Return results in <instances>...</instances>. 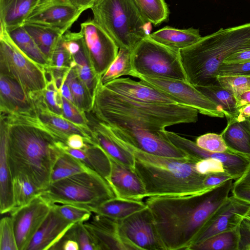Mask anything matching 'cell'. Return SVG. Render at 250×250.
Segmentation results:
<instances>
[{
	"label": "cell",
	"instance_id": "obj_1",
	"mask_svg": "<svg viewBox=\"0 0 250 250\" xmlns=\"http://www.w3.org/2000/svg\"><path fill=\"white\" fill-rule=\"evenodd\" d=\"M0 126L6 134L12 176L23 174L41 191L46 188L64 143L40 120L33 108L22 112L0 111Z\"/></svg>",
	"mask_w": 250,
	"mask_h": 250
},
{
	"label": "cell",
	"instance_id": "obj_2",
	"mask_svg": "<svg viewBox=\"0 0 250 250\" xmlns=\"http://www.w3.org/2000/svg\"><path fill=\"white\" fill-rule=\"evenodd\" d=\"M233 180L197 194L147 197L145 203L166 250H189L210 218L229 197Z\"/></svg>",
	"mask_w": 250,
	"mask_h": 250
},
{
	"label": "cell",
	"instance_id": "obj_3",
	"mask_svg": "<svg viewBox=\"0 0 250 250\" xmlns=\"http://www.w3.org/2000/svg\"><path fill=\"white\" fill-rule=\"evenodd\" d=\"M90 112L109 125L164 130L167 126L197 121L196 109L179 104H152L134 101L108 89L100 81Z\"/></svg>",
	"mask_w": 250,
	"mask_h": 250
},
{
	"label": "cell",
	"instance_id": "obj_4",
	"mask_svg": "<svg viewBox=\"0 0 250 250\" xmlns=\"http://www.w3.org/2000/svg\"><path fill=\"white\" fill-rule=\"evenodd\" d=\"M250 48V22L227 28L202 37L179 51L187 80L194 86L219 85V66L233 53Z\"/></svg>",
	"mask_w": 250,
	"mask_h": 250
},
{
	"label": "cell",
	"instance_id": "obj_5",
	"mask_svg": "<svg viewBox=\"0 0 250 250\" xmlns=\"http://www.w3.org/2000/svg\"><path fill=\"white\" fill-rule=\"evenodd\" d=\"M126 149L134 157L135 170L145 186L147 197L184 196L208 190L203 185L206 175L195 169L198 160L195 158L166 157L133 148Z\"/></svg>",
	"mask_w": 250,
	"mask_h": 250
},
{
	"label": "cell",
	"instance_id": "obj_6",
	"mask_svg": "<svg viewBox=\"0 0 250 250\" xmlns=\"http://www.w3.org/2000/svg\"><path fill=\"white\" fill-rule=\"evenodd\" d=\"M91 10L93 21L119 49L132 51L151 34L152 23L144 18L133 0H96Z\"/></svg>",
	"mask_w": 250,
	"mask_h": 250
},
{
	"label": "cell",
	"instance_id": "obj_7",
	"mask_svg": "<svg viewBox=\"0 0 250 250\" xmlns=\"http://www.w3.org/2000/svg\"><path fill=\"white\" fill-rule=\"evenodd\" d=\"M41 195L50 204L71 205L92 212L116 198L108 182L94 171L78 173L51 183Z\"/></svg>",
	"mask_w": 250,
	"mask_h": 250
},
{
	"label": "cell",
	"instance_id": "obj_8",
	"mask_svg": "<svg viewBox=\"0 0 250 250\" xmlns=\"http://www.w3.org/2000/svg\"><path fill=\"white\" fill-rule=\"evenodd\" d=\"M0 74L16 81L30 97L47 86L45 68L23 53L0 25Z\"/></svg>",
	"mask_w": 250,
	"mask_h": 250
},
{
	"label": "cell",
	"instance_id": "obj_9",
	"mask_svg": "<svg viewBox=\"0 0 250 250\" xmlns=\"http://www.w3.org/2000/svg\"><path fill=\"white\" fill-rule=\"evenodd\" d=\"M131 73L187 80L179 51L165 46L148 36L141 40L131 51Z\"/></svg>",
	"mask_w": 250,
	"mask_h": 250
},
{
	"label": "cell",
	"instance_id": "obj_10",
	"mask_svg": "<svg viewBox=\"0 0 250 250\" xmlns=\"http://www.w3.org/2000/svg\"><path fill=\"white\" fill-rule=\"evenodd\" d=\"M143 83L160 91L178 104L194 108L201 114L212 117L223 118L220 107L199 91L188 80L152 77L131 73Z\"/></svg>",
	"mask_w": 250,
	"mask_h": 250
},
{
	"label": "cell",
	"instance_id": "obj_11",
	"mask_svg": "<svg viewBox=\"0 0 250 250\" xmlns=\"http://www.w3.org/2000/svg\"><path fill=\"white\" fill-rule=\"evenodd\" d=\"M106 125L114 138L125 149L133 148L166 157L184 158L190 157L170 141L165 130H149Z\"/></svg>",
	"mask_w": 250,
	"mask_h": 250
},
{
	"label": "cell",
	"instance_id": "obj_12",
	"mask_svg": "<svg viewBox=\"0 0 250 250\" xmlns=\"http://www.w3.org/2000/svg\"><path fill=\"white\" fill-rule=\"evenodd\" d=\"M119 223V231L129 250H166L147 207Z\"/></svg>",
	"mask_w": 250,
	"mask_h": 250
},
{
	"label": "cell",
	"instance_id": "obj_13",
	"mask_svg": "<svg viewBox=\"0 0 250 250\" xmlns=\"http://www.w3.org/2000/svg\"><path fill=\"white\" fill-rule=\"evenodd\" d=\"M80 32L90 63L100 77L115 59L119 48L93 19L81 23Z\"/></svg>",
	"mask_w": 250,
	"mask_h": 250
},
{
	"label": "cell",
	"instance_id": "obj_14",
	"mask_svg": "<svg viewBox=\"0 0 250 250\" xmlns=\"http://www.w3.org/2000/svg\"><path fill=\"white\" fill-rule=\"evenodd\" d=\"M52 205L41 194L28 204L11 212L18 250H26L50 211Z\"/></svg>",
	"mask_w": 250,
	"mask_h": 250
},
{
	"label": "cell",
	"instance_id": "obj_15",
	"mask_svg": "<svg viewBox=\"0 0 250 250\" xmlns=\"http://www.w3.org/2000/svg\"><path fill=\"white\" fill-rule=\"evenodd\" d=\"M170 141L176 147L190 157L198 160L212 158L221 162L225 171L235 180L239 178L250 165V158L228 151L225 152H212L199 147L195 142L178 134L164 131Z\"/></svg>",
	"mask_w": 250,
	"mask_h": 250
},
{
	"label": "cell",
	"instance_id": "obj_16",
	"mask_svg": "<svg viewBox=\"0 0 250 250\" xmlns=\"http://www.w3.org/2000/svg\"><path fill=\"white\" fill-rule=\"evenodd\" d=\"M250 206L232 195L229 196L210 218L191 246L218 233L239 227Z\"/></svg>",
	"mask_w": 250,
	"mask_h": 250
},
{
	"label": "cell",
	"instance_id": "obj_17",
	"mask_svg": "<svg viewBox=\"0 0 250 250\" xmlns=\"http://www.w3.org/2000/svg\"><path fill=\"white\" fill-rule=\"evenodd\" d=\"M83 12L71 5L67 0H42L25 23L51 27L64 34Z\"/></svg>",
	"mask_w": 250,
	"mask_h": 250
},
{
	"label": "cell",
	"instance_id": "obj_18",
	"mask_svg": "<svg viewBox=\"0 0 250 250\" xmlns=\"http://www.w3.org/2000/svg\"><path fill=\"white\" fill-rule=\"evenodd\" d=\"M34 110L40 120L66 144L68 137L78 134L85 140L93 141L91 130L76 125L49 109L45 101L43 91L31 97Z\"/></svg>",
	"mask_w": 250,
	"mask_h": 250
},
{
	"label": "cell",
	"instance_id": "obj_19",
	"mask_svg": "<svg viewBox=\"0 0 250 250\" xmlns=\"http://www.w3.org/2000/svg\"><path fill=\"white\" fill-rule=\"evenodd\" d=\"M110 159L111 172L107 181L116 197L133 201L147 197L145 186L135 169Z\"/></svg>",
	"mask_w": 250,
	"mask_h": 250
},
{
	"label": "cell",
	"instance_id": "obj_20",
	"mask_svg": "<svg viewBox=\"0 0 250 250\" xmlns=\"http://www.w3.org/2000/svg\"><path fill=\"white\" fill-rule=\"evenodd\" d=\"M83 222L98 250H129L119 231V221L94 213Z\"/></svg>",
	"mask_w": 250,
	"mask_h": 250
},
{
	"label": "cell",
	"instance_id": "obj_21",
	"mask_svg": "<svg viewBox=\"0 0 250 250\" xmlns=\"http://www.w3.org/2000/svg\"><path fill=\"white\" fill-rule=\"evenodd\" d=\"M103 85L118 94L138 102L159 104H178L160 91L141 81L137 82L129 78H119Z\"/></svg>",
	"mask_w": 250,
	"mask_h": 250
},
{
	"label": "cell",
	"instance_id": "obj_22",
	"mask_svg": "<svg viewBox=\"0 0 250 250\" xmlns=\"http://www.w3.org/2000/svg\"><path fill=\"white\" fill-rule=\"evenodd\" d=\"M86 115L94 143L99 146L110 158L135 169V159L133 154L117 142L106 125L93 115L89 116L87 112Z\"/></svg>",
	"mask_w": 250,
	"mask_h": 250
},
{
	"label": "cell",
	"instance_id": "obj_23",
	"mask_svg": "<svg viewBox=\"0 0 250 250\" xmlns=\"http://www.w3.org/2000/svg\"><path fill=\"white\" fill-rule=\"evenodd\" d=\"M73 224L64 219L52 205L26 250H51Z\"/></svg>",
	"mask_w": 250,
	"mask_h": 250
},
{
	"label": "cell",
	"instance_id": "obj_24",
	"mask_svg": "<svg viewBox=\"0 0 250 250\" xmlns=\"http://www.w3.org/2000/svg\"><path fill=\"white\" fill-rule=\"evenodd\" d=\"M0 111L22 112L31 110L30 97L14 80L0 74Z\"/></svg>",
	"mask_w": 250,
	"mask_h": 250
},
{
	"label": "cell",
	"instance_id": "obj_25",
	"mask_svg": "<svg viewBox=\"0 0 250 250\" xmlns=\"http://www.w3.org/2000/svg\"><path fill=\"white\" fill-rule=\"evenodd\" d=\"M62 147L63 151L79 159L89 169L107 180L111 172L110 159L99 146L86 141L84 146L80 149L71 148L65 143L62 144Z\"/></svg>",
	"mask_w": 250,
	"mask_h": 250
},
{
	"label": "cell",
	"instance_id": "obj_26",
	"mask_svg": "<svg viewBox=\"0 0 250 250\" xmlns=\"http://www.w3.org/2000/svg\"><path fill=\"white\" fill-rule=\"evenodd\" d=\"M42 0H0V25L6 29L22 26Z\"/></svg>",
	"mask_w": 250,
	"mask_h": 250
},
{
	"label": "cell",
	"instance_id": "obj_27",
	"mask_svg": "<svg viewBox=\"0 0 250 250\" xmlns=\"http://www.w3.org/2000/svg\"><path fill=\"white\" fill-rule=\"evenodd\" d=\"M0 138V212L4 214L13 210L14 203L13 176L7 152L6 134L2 126Z\"/></svg>",
	"mask_w": 250,
	"mask_h": 250
},
{
	"label": "cell",
	"instance_id": "obj_28",
	"mask_svg": "<svg viewBox=\"0 0 250 250\" xmlns=\"http://www.w3.org/2000/svg\"><path fill=\"white\" fill-rule=\"evenodd\" d=\"M154 41L168 48L180 51L194 44L202 37L198 29H180L165 26L148 36Z\"/></svg>",
	"mask_w": 250,
	"mask_h": 250
},
{
	"label": "cell",
	"instance_id": "obj_29",
	"mask_svg": "<svg viewBox=\"0 0 250 250\" xmlns=\"http://www.w3.org/2000/svg\"><path fill=\"white\" fill-rule=\"evenodd\" d=\"M229 151L250 158V119L233 121L221 133Z\"/></svg>",
	"mask_w": 250,
	"mask_h": 250
},
{
	"label": "cell",
	"instance_id": "obj_30",
	"mask_svg": "<svg viewBox=\"0 0 250 250\" xmlns=\"http://www.w3.org/2000/svg\"><path fill=\"white\" fill-rule=\"evenodd\" d=\"M194 86L220 107L227 119V124L236 121L239 108L231 92L219 85Z\"/></svg>",
	"mask_w": 250,
	"mask_h": 250
},
{
	"label": "cell",
	"instance_id": "obj_31",
	"mask_svg": "<svg viewBox=\"0 0 250 250\" xmlns=\"http://www.w3.org/2000/svg\"><path fill=\"white\" fill-rule=\"evenodd\" d=\"M23 26L46 57L50 65L53 51L64 34L58 29L37 23H25Z\"/></svg>",
	"mask_w": 250,
	"mask_h": 250
},
{
	"label": "cell",
	"instance_id": "obj_32",
	"mask_svg": "<svg viewBox=\"0 0 250 250\" xmlns=\"http://www.w3.org/2000/svg\"><path fill=\"white\" fill-rule=\"evenodd\" d=\"M147 207L143 201H133L115 198L103 204L92 211L120 221Z\"/></svg>",
	"mask_w": 250,
	"mask_h": 250
},
{
	"label": "cell",
	"instance_id": "obj_33",
	"mask_svg": "<svg viewBox=\"0 0 250 250\" xmlns=\"http://www.w3.org/2000/svg\"><path fill=\"white\" fill-rule=\"evenodd\" d=\"M5 30L15 44L30 59L44 68L49 66L46 57L23 25Z\"/></svg>",
	"mask_w": 250,
	"mask_h": 250
},
{
	"label": "cell",
	"instance_id": "obj_34",
	"mask_svg": "<svg viewBox=\"0 0 250 250\" xmlns=\"http://www.w3.org/2000/svg\"><path fill=\"white\" fill-rule=\"evenodd\" d=\"M239 227L215 234L191 246L189 250H239Z\"/></svg>",
	"mask_w": 250,
	"mask_h": 250
},
{
	"label": "cell",
	"instance_id": "obj_35",
	"mask_svg": "<svg viewBox=\"0 0 250 250\" xmlns=\"http://www.w3.org/2000/svg\"><path fill=\"white\" fill-rule=\"evenodd\" d=\"M72 57L76 63L75 68L78 75L93 102L100 77L95 73L90 63L83 42L80 50Z\"/></svg>",
	"mask_w": 250,
	"mask_h": 250
},
{
	"label": "cell",
	"instance_id": "obj_36",
	"mask_svg": "<svg viewBox=\"0 0 250 250\" xmlns=\"http://www.w3.org/2000/svg\"><path fill=\"white\" fill-rule=\"evenodd\" d=\"M41 193V190L26 176L21 174L14 175L13 193L14 207L12 211L28 204Z\"/></svg>",
	"mask_w": 250,
	"mask_h": 250
},
{
	"label": "cell",
	"instance_id": "obj_37",
	"mask_svg": "<svg viewBox=\"0 0 250 250\" xmlns=\"http://www.w3.org/2000/svg\"><path fill=\"white\" fill-rule=\"evenodd\" d=\"M90 171L93 170L81 160L63 151L53 167L50 183L78 173Z\"/></svg>",
	"mask_w": 250,
	"mask_h": 250
},
{
	"label": "cell",
	"instance_id": "obj_38",
	"mask_svg": "<svg viewBox=\"0 0 250 250\" xmlns=\"http://www.w3.org/2000/svg\"><path fill=\"white\" fill-rule=\"evenodd\" d=\"M65 82L70 90L75 105L83 112H89L92 100L80 80L75 67L70 66L66 71Z\"/></svg>",
	"mask_w": 250,
	"mask_h": 250
},
{
	"label": "cell",
	"instance_id": "obj_39",
	"mask_svg": "<svg viewBox=\"0 0 250 250\" xmlns=\"http://www.w3.org/2000/svg\"><path fill=\"white\" fill-rule=\"evenodd\" d=\"M144 18L154 26L168 19L169 11L165 0H133Z\"/></svg>",
	"mask_w": 250,
	"mask_h": 250
},
{
	"label": "cell",
	"instance_id": "obj_40",
	"mask_svg": "<svg viewBox=\"0 0 250 250\" xmlns=\"http://www.w3.org/2000/svg\"><path fill=\"white\" fill-rule=\"evenodd\" d=\"M133 71L131 51L120 48L109 67L100 77V82L104 85L124 75H130Z\"/></svg>",
	"mask_w": 250,
	"mask_h": 250
},
{
	"label": "cell",
	"instance_id": "obj_41",
	"mask_svg": "<svg viewBox=\"0 0 250 250\" xmlns=\"http://www.w3.org/2000/svg\"><path fill=\"white\" fill-rule=\"evenodd\" d=\"M63 237L76 241L80 250H98L94 240L83 222L74 224Z\"/></svg>",
	"mask_w": 250,
	"mask_h": 250
},
{
	"label": "cell",
	"instance_id": "obj_42",
	"mask_svg": "<svg viewBox=\"0 0 250 250\" xmlns=\"http://www.w3.org/2000/svg\"><path fill=\"white\" fill-rule=\"evenodd\" d=\"M53 207L64 219L72 224L84 222L92 214L87 209L71 205L55 204Z\"/></svg>",
	"mask_w": 250,
	"mask_h": 250
},
{
	"label": "cell",
	"instance_id": "obj_43",
	"mask_svg": "<svg viewBox=\"0 0 250 250\" xmlns=\"http://www.w3.org/2000/svg\"><path fill=\"white\" fill-rule=\"evenodd\" d=\"M218 83L230 91L236 97L242 92L250 89V76H220L216 77Z\"/></svg>",
	"mask_w": 250,
	"mask_h": 250
},
{
	"label": "cell",
	"instance_id": "obj_44",
	"mask_svg": "<svg viewBox=\"0 0 250 250\" xmlns=\"http://www.w3.org/2000/svg\"><path fill=\"white\" fill-rule=\"evenodd\" d=\"M0 250H18L11 216H5L0 221Z\"/></svg>",
	"mask_w": 250,
	"mask_h": 250
},
{
	"label": "cell",
	"instance_id": "obj_45",
	"mask_svg": "<svg viewBox=\"0 0 250 250\" xmlns=\"http://www.w3.org/2000/svg\"><path fill=\"white\" fill-rule=\"evenodd\" d=\"M195 143L200 148L212 152H225L228 147L222 134L208 133L197 138Z\"/></svg>",
	"mask_w": 250,
	"mask_h": 250
},
{
	"label": "cell",
	"instance_id": "obj_46",
	"mask_svg": "<svg viewBox=\"0 0 250 250\" xmlns=\"http://www.w3.org/2000/svg\"><path fill=\"white\" fill-rule=\"evenodd\" d=\"M63 116L71 122L91 130L86 112H83L75 104L61 95Z\"/></svg>",
	"mask_w": 250,
	"mask_h": 250
},
{
	"label": "cell",
	"instance_id": "obj_47",
	"mask_svg": "<svg viewBox=\"0 0 250 250\" xmlns=\"http://www.w3.org/2000/svg\"><path fill=\"white\" fill-rule=\"evenodd\" d=\"M231 195L250 204V165L244 173L233 182Z\"/></svg>",
	"mask_w": 250,
	"mask_h": 250
},
{
	"label": "cell",
	"instance_id": "obj_48",
	"mask_svg": "<svg viewBox=\"0 0 250 250\" xmlns=\"http://www.w3.org/2000/svg\"><path fill=\"white\" fill-rule=\"evenodd\" d=\"M43 95L49 109L57 114L62 115L61 94L56 86L54 78L52 81L47 83L43 90Z\"/></svg>",
	"mask_w": 250,
	"mask_h": 250
},
{
	"label": "cell",
	"instance_id": "obj_49",
	"mask_svg": "<svg viewBox=\"0 0 250 250\" xmlns=\"http://www.w3.org/2000/svg\"><path fill=\"white\" fill-rule=\"evenodd\" d=\"M217 75L250 76V62L232 63L223 62L217 70Z\"/></svg>",
	"mask_w": 250,
	"mask_h": 250
},
{
	"label": "cell",
	"instance_id": "obj_50",
	"mask_svg": "<svg viewBox=\"0 0 250 250\" xmlns=\"http://www.w3.org/2000/svg\"><path fill=\"white\" fill-rule=\"evenodd\" d=\"M195 167L198 173L205 175L226 172L223 163L212 158L198 160L196 162Z\"/></svg>",
	"mask_w": 250,
	"mask_h": 250
},
{
	"label": "cell",
	"instance_id": "obj_51",
	"mask_svg": "<svg viewBox=\"0 0 250 250\" xmlns=\"http://www.w3.org/2000/svg\"><path fill=\"white\" fill-rule=\"evenodd\" d=\"M232 179V176L226 172L210 174L206 175L203 185L206 189L209 190Z\"/></svg>",
	"mask_w": 250,
	"mask_h": 250
},
{
	"label": "cell",
	"instance_id": "obj_52",
	"mask_svg": "<svg viewBox=\"0 0 250 250\" xmlns=\"http://www.w3.org/2000/svg\"><path fill=\"white\" fill-rule=\"evenodd\" d=\"M239 250H250V222L244 219L239 226Z\"/></svg>",
	"mask_w": 250,
	"mask_h": 250
},
{
	"label": "cell",
	"instance_id": "obj_53",
	"mask_svg": "<svg viewBox=\"0 0 250 250\" xmlns=\"http://www.w3.org/2000/svg\"><path fill=\"white\" fill-rule=\"evenodd\" d=\"M249 62H250V48L233 53L228 57L223 62L232 63Z\"/></svg>",
	"mask_w": 250,
	"mask_h": 250
},
{
	"label": "cell",
	"instance_id": "obj_54",
	"mask_svg": "<svg viewBox=\"0 0 250 250\" xmlns=\"http://www.w3.org/2000/svg\"><path fill=\"white\" fill-rule=\"evenodd\" d=\"M86 141H89L79 134H73L68 137L66 144L71 148L80 149L84 146Z\"/></svg>",
	"mask_w": 250,
	"mask_h": 250
},
{
	"label": "cell",
	"instance_id": "obj_55",
	"mask_svg": "<svg viewBox=\"0 0 250 250\" xmlns=\"http://www.w3.org/2000/svg\"><path fill=\"white\" fill-rule=\"evenodd\" d=\"M73 6L83 12L91 9L96 0H67Z\"/></svg>",
	"mask_w": 250,
	"mask_h": 250
},
{
	"label": "cell",
	"instance_id": "obj_56",
	"mask_svg": "<svg viewBox=\"0 0 250 250\" xmlns=\"http://www.w3.org/2000/svg\"><path fill=\"white\" fill-rule=\"evenodd\" d=\"M66 70V71H67ZM66 73V72H65ZM63 76V82L62 84V85L60 87L59 91L61 94V95L70 101V102L74 104L73 98L71 93L70 90L67 84V83L65 82V74Z\"/></svg>",
	"mask_w": 250,
	"mask_h": 250
},
{
	"label": "cell",
	"instance_id": "obj_57",
	"mask_svg": "<svg viewBox=\"0 0 250 250\" xmlns=\"http://www.w3.org/2000/svg\"><path fill=\"white\" fill-rule=\"evenodd\" d=\"M250 118V104L243 105L238 108V114L236 121L241 122Z\"/></svg>",
	"mask_w": 250,
	"mask_h": 250
},
{
	"label": "cell",
	"instance_id": "obj_58",
	"mask_svg": "<svg viewBox=\"0 0 250 250\" xmlns=\"http://www.w3.org/2000/svg\"><path fill=\"white\" fill-rule=\"evenodd\" d=\"M238 108L250 104V89L242 92L236 97Z\"/></svg>",
	"mask_w": 250,
	"mask_h": 250
},
{
	"label": "cell",
	"instance_id": "obj_59",
	"mask_svg": "<svg viewBox=\"0 0 250 250\" xmlns=\"http://www.w3.org/2000/svg\"><path fill=\"white\" fill-rule=\"evenodd\" d=\"M245 219L250 222V206L247 213L245 215Z\"/></svg>",
	"mask_w": 250,
	"mask_h": 250
},
{
	"label": "cell",
	"instance_id": "obj_60",
	"mask_svg": "<svg viewBox=\"0 0 250 250\" xmlns=\"http://www.w3.org/2000/svg\"></svg>",
	"mask_w": 250,
	"mask_h": 250
}]
</instances>
